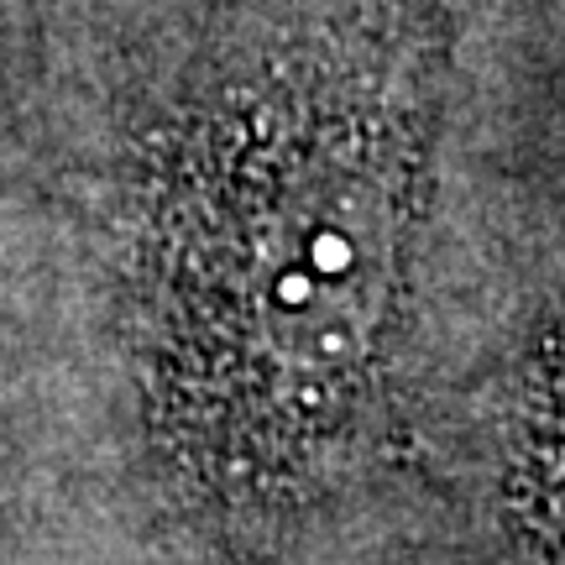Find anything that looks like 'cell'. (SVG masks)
I'll use <instances>...</instances> for the list:
<instances>
[{
    "mask_svg": "<svg viewBox=\"0 0 565 565\" xmlns=\"http://www.w3.org/2000/svg\"><path fill=\"white\" fill-rule=\"evenodd\" d=\"M194 179L162 263V414L231 508L324 482L356 440L404 210V131L330 84H273Z\"/></svg>",
    "mask_w": 565,
    "mask_h": 565,
    "instance_id": "6da1fadb",
    "label": "cell"
}]
</instances>
